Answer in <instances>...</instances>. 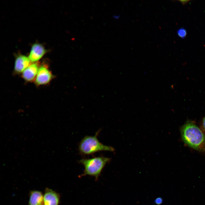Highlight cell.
I'll use <instances>...</instances> for the list:
<instances>
[{"label": "cell", "mask_w": 205, "mask_h": 205, "mask_svg": "<svg viewBox=\"0 0 205 205\" xmlns=\"http://www.w3.org/2000/svg\"><path fill=\"white\" fill-rule=\"evenodd\" d=\"M181 139L189 147L205 152V135L193 121L188 120L180 129Z\"/></svg>", "instance_id": "cell-1"}, {"label": "cell", "mask_w": 205, "mask_h": 205, "mask_svg": "<svg viewBox=\"0 0 205 205\" xmlns=\"http://www.w3.org/2000/svg\"><path fill=\"white\" fill-rule=\"evenodd\" d=\"M99 131L97 132L94 136H86L81 140L78 146L79 151L81 154L87 155L99 151L114 152L115 151L113 147L104 145L99 142L97 138Z\"/></svg>", "instance_id": "cell-2"}, {"label": "cell", "mask_w": 205, "mask_h": 205, "mask_svg": "<svg viewBox=\"0 0 205 205\" xmlns=\"http://www.w3.org/2000/svg\"><path fill=\"white\" fill-rule=\"evenodd\" d=\"M110 159L102 156L81 159L79 162L84 168L83 175L93 176L97 179L105 165L110 161Z\"/></svg>", "instance_id": "cell-3"}, {"label": "cell", "mask_w": 205, "mask_h": 205, "mask_svg": "<svg viewBox=\"0 0 205 205\" xmlns=\"http://www.w3.org/2000/svg\"><path fill=\"white\" fill-rule=\"evenodd\" d=\"M54 77L48 65L43 64L40 66L35 83L38 86L46 85L49 83Z\"/></svg>", "instance_id": "cell-4"}, {"label": "cell", "mask_w": 205, "mask_h": 205, "mask_svg": "<svg viewBox=\"0 0 205 205\" xmlns=\"http://www.w3.org/2000/svg\"><path fill=\"white\" fill-rule=\"evenodd\" d=\"M60 199L59 193L48 188H46L44 194L43 205H58Z\"/></svg>", "instance_id": "cell-5"}, {"label": "cell", "mask_w": 205, "mask_h": 205, "mask_svg": "<svg viewBox=\"0 0 205 205\" xmlns=\"http://www.w3.org/2000/svg\"><path fill=\"white\" fill-rule=\"evenodd\" d=\"M46 52L42 45L39 43L35 44L32 46L28 57L31 62H36L43 57Z\"/></svg>", "instance_id": "cell-6"}, {"label": "cell", "mask_w": 205, "mask_h": 205, "mask_svg": "<svg viewBox=\"0 0 205 205\" xmlns=\"http://www.w3.org/2000/svg\"><path fill=\"white\" fill-rule=\"evenodd\" d=\"M31 61L28 57L23 55H20L15 59L14 71L19 74L21 73L31 64Z\"/></svg>", "instance_id": "cell-7"}, {"label": "cell", "mask_w": 205, "mask_h": 205, "mask_svg": "<svg viewBox=\"0 0 205 205\" xmlns=\"http://www.w3.org/2000/svg\"><path fill=\"white\" fill-rule=\"evenodd\" d=\"M40 66L36 62L31 64L22 72V77L26 81H33L36 78Z\"/></svg>", "instance_id": "cell-8"}, {"label": "cell", "mask_w": 205, "mask_h": 205, "mask_svg": "<svg viewBox=\"0 0 205 205\" xmlns=\"http://www.w3.org/2000/svg\"><path fill=\"white\" fill-rule=\"evenodd\" d=\"M44 195L41 191L33 190L30 192L28 205H43Z\"/></svg>", "instance_id": "cell-9"}, {"label": "cell", "mask_w": 205, "mask_h": 205, "mask_svg": "<svg viewBox=\"0 0 205 205\" xmlns=\"http://www.w3.org/2000/svg\"><path fill=\"white\" fill-rule=\"evenodd\" d=\"M177 33L178 36L182 38H184L186 36V30L183 28H181L178 29Z\"/></svg>", "instance_id": "cell-10"}, {"label": "cell", "mask_w": 205, "mask_h": 205, "mask_svg": "<svg viewBox=\"0 0 205 205\" xmlns=\"http://www.w3.org/2000/svg\"><path fill=\"white\" fill-rule=\"evenodd\" d=\"M163 200L162 198L161 197H159L155 199L154 201V203L156 205H160L163 203Z\"/></svg>", "instance_id": "cell-11"}, {"label": "cell", "mask_w": 205, "mask_h": 205, "mask_svg": "<svg viewBox=\"0 0 205 205\" xmlns=\"http://www.w3.org/2000/svg\"><path fill=\"white\" fill-rule=\"evenodd\" d=\"M201 128L203 132H205V116L203 118L202 121Z\"/></svg>", "instance_id": "cell-12"}]
</instances>
